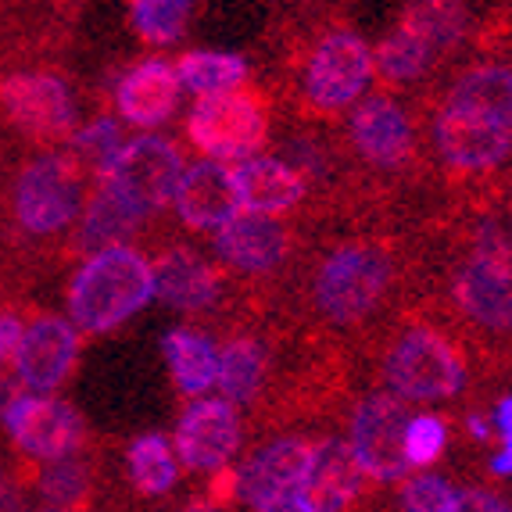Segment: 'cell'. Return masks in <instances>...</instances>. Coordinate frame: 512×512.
<instances>
[{"mask_svg":"<svg viewBox=\"0 0 512 512\" xmlns=\"http://www.w3.org/2000/svg\"><path fill=\"white\" fill-rule=\"evenodd\" d=\"M398 283V262L391 248L355 237L333 244L312 269L308 301L323 323L348 330L373 319Z\"/></svg>","mask_w":512,"mask_h":512,"instance_id":"cell-1","label":"cell"},{"mask_svg":"<svg viewBox=\"0 0 512 512\" xmlns=\"http://www.w3.org/2000/svg\"><path fill=\"white\" fill-rule=\"evenodd\" d=\"M154 298V265L133 244L83 258L69 280V316L79 333H108Z\"/></svg>","mask_w":512,"mask_h":512,"instance_id":"cell-2","label":"cell"},{"mask_svg":"<svg viewBox=\"0 0 512 512\" xmlns=\"http://www.w3.org/2000/svg\"><path fill=\"white\" fill-rule=\"evenodd\" d=\"M86 197V172L69 151L36 154L11 183V222L26 240L47 244L76 233Z\"/></svg>","mask_w":512,"mask_h":512,"instance_id":"cell-3","label":"cell"},{"mask_svg":"<svg viewBox=\"0 0 512 512\" xmlns=\"http://www.w3.org/2000/svg\"><path fill=\"white\" fill-rule=\"evenodd\" d=\"M452 305L473 330L512 333V240L495 219L473 230L470 255L452 273Z\"/></svg>","mask_w":512,"mask_h":512,"instance_id":"cell-4","label":"cell"},{"mask_svg":"<svg viewBox=\"0 0 512 512\" xmlns=\"http://www.w3.org/2000/svg\"><path fill=\"white\" fill-rule=\"evenodd\" d=\"M398 402H448L466 387V359L434 326H409L387 344L380 362Z\"/></svg>","mask_w":512,"mask_h":512,"instance_id":"cell-5","label":"cell"},{"mask_svg":"<svg viewBox=\"0 0 512 512\" xmlns=\"http://www.w3.org/2000/svg\"><path fill=\"white\" fill-rule=\"evenodd\" d=\"M0 119L33 144H69L76 137V97L54 69H18L0 76Z\"/></svg>","mask_w":512,"mask_h":512,"instance_id":"cell-6","label":"cell"},{"mask_svg":"<svg viewBox=\"0 0 512 512\" xmlns=\"http://www.w3.org/2000/svg\"><path fill=\"white\" fill-rule=\"evenodd\" d=\"M187 140L208 162H248L269 140V108L258 90L201 97L187 119Z\"/></svg>","mask_w":512,"mask_h":512,"instance_id":"cell-7","label":"cell"},{"mask_svg":"<svg viewBox=\"0 0 512 512\" xmlns=\"http://www.w3.org/2000/svg\"><path fill=\"white\" fill-rule=\"evenodd\" d=\"M373 72V47L351 29H330L308 51L301 94L312 111L337 115L366 94Z\"/></svg>","mask_w":512,"mask_h":512,"instance_id":"cell-8","label":"cell"},{"mask_svg":"<svg viewBox=\"0 0 512 512\" xmlns=\"http://www.w3.org/2000/svg\"><path fill=\"white\" fill-rule=\"evenodd\" d=\"M409 409L391 391L366 394L348 423V448L359 462L362 477L376 484H398L409 480V459H405V427Z\"/></svg>","mask_w":512,"mask_h":512,"instance_id":"cell-9","label":"cell"},{"mask_svg":"<svg viewBox=\"0 0 512 512\" xmlns=\"http://www.w3.org/2000/svg\"><path fill=\"white\" fill-rule=\"evenodd\" d=\"M183 172V151L165 137H137L122 147V154L111 162V169L101 176V183L115 187L122 197H129L140 212L154 215L172 205V197L180 190ZM97 183V180H94Z\"/></svg>","mask_w":512,"mask_h":512,"instance_id":"cell-10","label":"cell"},{"mask_svg":"<svg viewBox=\"0 0 512 512\" xmlns=\"http://www.w3.org/2000/svg\"><path fill=\"white\" fill-rule=\"evenodd\" d=\"M348 144L359 162L373 172L402 176L416 165V126L402 101L387 94L362 97L351 108Z\"/></svg>","mask_w":512,"mask_h":512,"instance_id":"cell-11","label":"cell"},{"mask_svg":"<svg viewBox=\"0 0 512 512\" xmlns=\"http://www.w3.org/2000/svg\"><path fill=\"white\" fill-rule=\"evenodd\" d=\"M434 151L459 176H487L512 154V126L484 111L441 104L434 115Z\"/></svg>","mask_w":512,"mask_h":512,"instance_id":"cell-12","label":"cell"},{"mask_svg":"<svg viewBox=\"0 0 512 512\" xmlns=\"http://www.w3.org/2000/svg\"><path fill=\"white\" fill-rule=\"evenodd\" d=\"M4 430L15 448L29 459L58 462L83 448L86 423L69 402L47 394H18L4 412Z\"/></svg>","mask_w":512,"mask_h":512,"instance_id":"cell-13","label":"cell"},{"mask_svg":"<svg viewBox=\"0 0 512 512\" xmlns=\"http://www.w3.org/2000/svg\"><path fill=\"white\" fill-rule=\"evenodd\" d=\"M215 258L240 276H273L294 255V233L283 219L240 212L212 237Z\"/></svg>","mask_w":512,"mask_h":512,"instance_id":"cell-14","label":"cell"},{"mask_svg":"<svg viewBox=\"0 0 512 512\" xmlns=\"http://www.w3.org/2000/svg\"><path fill=\"white\" fill-rule=\"evenodd\" d=\"M79 330L61 316H36L26 323L22 344L15 351V380L26 391H58L79 359Z\"/></svg>","mask_w":512,"mask_h":512,"instance_id":"cell-15","label":"cell"},{"mask_svg":"<svg viewBox=\"0 0 512 512\" xmlns=\"http://www.w3.org/2000/svg\"><path fill=\"white\" fill-rule=\"evenodd\" d=\"M240 448V412L222 398H197L176 423V459L194 473H219Z\"/></svg>","mask_w":512,"mask_h":512,"instance_id":"cell-16","label":"cell"},{"mask_svg":"<svg viewBox=\"0 0 512 512\" xmlns=\"http://www.w3.org/2000/svg\"><path fill=\"white\" fill-rule=\"evenodd\" d=\"M154 298L176 312H212L226 291L222 269L187 244H169L154 258Z\"/></svg>","mask_w":512,"mask_h":512,"instance_id":"cell-17","label":"cell"},{"mask_svg":"<svg viewBox=\"0 0 512 512\" xmlns=\"http://www.w3.org/2000/svg\"><path fill=\"white\" fill-rule=\"evenodd\" d=\"M176 219L194 233H219L230 219L240 215L237 187H233V169L222 162H201L187 165L180 180V190L172 197Z\"/></svg>","mask_w":512,"mask_h":512,"instance_id":"cell-18","label":"cell"},{"mask_svg":"<svg viewBox=\"0 0 512 512\" xmlns=\"http://www.w3.org/2000/svg\"><path fill=\"white\" fill-rule=\"evenodd\" d=\"M312 455L316 444L308 437H276V441L262 444L240 473V498L248 502V509L255 512L262 502H269L273 495L283 491H298L305 484L308 470H312Z\"/></svg>","mask_w":512,"mask_h":512,"instance_id":"cell-19","label":"cell"},{"mask_svg":"<svg viewBox=\"0 0 512 512\" xmlns=\"http://www.w3.org/2000/svg\"><path fill=\"white\" fill-rule=\"evenodd\" d=\"M180 90L183 86L176 76V65L162 58H144L122 72L119 86H115V108L129 126L154 129L176 115Z\"/></svg>","mask_w":512,"mask_h":512,"instance_id":"cell-20","label":"cell"},{"mask_svg":"<svg viewBox=\"0 0 512 512\" xmlns=\"http://www.w3.org/2000/svg\"><path fill=\"white\" fill-rule=\"evenodd\" d=\"M151 222V215L140 212L129 197H122L115 187L97 180L90 197H86L83 219H79L76 233H72V251H108V248H122L129 240L144 233V226Z\"/></svg>","mask_w":512,"mask_h":512,"instance_id":"cell-21","label":"cell"},{"mask_svg":"<svg viewBox=\"0 0 512 512\" xmlns=\"http://www.w3.org/2000/svg\"><path fill=\"white\" fill-rule=\"evenodd\" d=\"M233 187H237L240 212L269 215L276 219L280 212H291L305 201L308 183L291 162L283 158H248L233 165Z\"/></svg>","mask_w":512,"mask_h":512,"instance_id":"cell-22","label":"cell"},{"mask_svg":"<svg viewBox=\"0 0 512 512\" xmlns=\"http://www.w3.org/2000/svg\"><path fill=\"white\" fill-rule=\"evenodd\" d=\"M362 480L366 477H362L348 441L323 437V441H316L312 470H308L305 484H301V495H305L312 512H348L351 502L359 498Z\"/></svg>","mask_w":512,"mask_h":512,"instance_id":"cell-23","label":"cell"},{"mask_svg":"<svg viewBox=\"0 0 512 512\" xmlns=\"http://www.w3.org/2000/svg\"><path fill=\"white\" fill-rule=\"evenodd\" d=\"M269 348L255 333H233L230 341L219 348V391L222 402H230L233 409L240 405H255L265 391L269 380Z\"/></svg>","mask_w":512,"mask_h":512,"instance_id":"cell-24","label":"cell"},{"mask_svg":"<svg viewBox=\"0 0 512 512\" xmlns=\"http://www.w3.org/2000/svg\"><path fill=\"white\" fill-rule=\"evenodd\" d=\"M162 351L169 362L172 384L180 387V394L201 398L208 387L219 384V348L201 330L172 326L162 337Z\"/></svg>","mask_w":512,"mask_h":512,"instance_id":"cell-25","label":"cell"},{"mask_svg":"<svg viewBox=\"0 0 512 512\" xmlns=\"http://www.w3.org/2000/svg\"><path fill=\"white\" fill-rule=\"evenodd\" d=\"M444 104L484 111V115H495L512 126V69L502 61H480V65L462 69L448 86Z\"/></svg>","mask_w":512,"mask_h":512,"instance_id":"cell-26","label":"cell"},{"mask_svg":"<svg viewBox=\"0 0 512 512\" xmlns=\"http://www.w3.org/2000/svg\"><path fill=\"white\" fill-rule=\"evenodd\" d=\"M180 86H187L197 97H219L244 90L248 83V61L230 51H190L176 61Z\"/></svg>","mask_w":512,"mask_h":512,"instance_id":"cell-27","label":"cell"},{"mask_svg":"<svg viewBox=\"0 0 512 512\" xmlns=\"http://www.w3.org/2000/svg\"><path fill=\"white\" fill-rule=\"evenodd\" d=\"M437 51L427 40H419L409 29L394 26L384 40L373 47V69L376 76L391 86H405V83H419L434 69Z\"/></svg>","mask_w":512,"mask_h":512,"instance_id":"cell-28","label":"cell"},{"mask_svg":"<svg viewBox=\"0 0 512 512\" xmlns=\"http://www.w3.org/2000/svg\"><path fill=\"white\" fill-rule=\"evenodd\" d=\"M129 480L144 498H158L165 491L176 487L180 480V459H176V448L165 441L162 434H144L129 444L126 452Z\"/></svg>","mask_w":512,"mask_h":512,"instance_id":"cell-29","label":"cell"},{"mask_svg":"<svg viewBox=\"0 0 512 512\" xmlns=\"http://www.w3.org/2000/svg\"><path fill=\"white\" fill-rule=\"evenodd\" d=\"M97 473L83 455H69L58 462H43L36 470V491L47 502V509H79L94 495Z\"/></svg>","mask_w":512,"mask_h":512,"instance_id":"cell-30","label":"cell"},{"mask_svg":"<svg viewBox=\"0 0 512 512\" xmlns=\"http://www.w3.org/2000/svg\"><path fill=\"white\" fill-rule=\"evenodd\" d=\"M402 29L416 33L419 40H427L437 54H444L448 47L466 36L470 29V11L462 4H448V0H423V4H409L402 11Z\"/></svg>","mask_w":512,"mask_h":512,"instance_id":"cell-31","label":"cell"},{"mask_svg":"<svg viewBox=\"0 0 512 512\" xmlns=\"http://www.w3.org/2000/svg\"><path fill=\"white\" fill-rule=\"evenodd\" d=\"M194 11V0H133L129 4V29L151 47H165L187 33Z\"/></svg>","mask_w":512,"mask_h":512,"instance_id":"cell-32","label":"cell"},{"mask_svg":"<svg viewBox=\"0 0 512 512\" xmlns=\"http://www.w3.org/2000/svg\"><path fill=\"white\" fill-rule=\"evenodd\" d=\"M126 147V133H122V122H115L111 115H97L86 126L76 129V137L69 140L65 151L83 165V172H90L94 180H101L104 172L111 169V162L122 154Z\"/></svg>","mask_w":512,"mask_h":512,"instance_id":"cell-33","label":"cell"},{"mask_svg":"<svg viewBox=\"0 0 512 512\" xmlns=\"http://www.w3.org/2000/svg\"><path fill=\"white\" fill-rule=\"evenodd\" d=\"M402 512H459V491L437 473L409 477L398 498Z\"/></svg>","mask_w":512,"mask_h":512,"instance_id":"cell-34","label":"cell"},{"mask_svg":"<svg viewBox=\"0 0 512 512\" xmlns=\"http://www.w3.org/2000/svg\"><path fill=\"white\" fill-rule=\"evenodd\" d=\"M448 448V427L444 419L434 416V412H419V416L409 419L405 427V459L409 466H430L437 462Z\"/></svg>","mask_w":512,"mask_h":512,"instance_id":"cell-35","label":"cell"},{"mask_svg":"<svg viewBox=\"0 0 512 512\" xmlns=\"http://www.w3.org/2000/svg\"><path fill=\"white\" fill-rule=\"evenodd\" d=\"M491 423H495L498 437H502V452L491 459V473L495 477H512V394H505L502 402H498Z\"/></svg>","mask_w":512,"mask_h":512,"instance_id":"cell-36","label":"cell"},{"mask_svg":"<svg viewBox=\"0 0 512 512\" xmlns=\"http://www.w3.org/2000/svg\"><path fill=\"white\" fill-rule=\"evenodd\" d=\"M459 512H512V502L484 487H466L459 491Z\"/></svg>","mask_w":512,"mask_h":512,"instance_id":"cell-37","label":"cell"},{"mask_svg":"<svg viewBox=\"0 0 512 512\" xmlns=\"http://www.w3.org/2000/svg\"><path fill=\"white\" fill-rule=\"evenodd\" d=\"M22 333H26V323H22V316H15V312H0V366L4 362H15V351L18 344H22Z\"/></svg>","mask_w":512,"mask_h":512,"instance_id":"cell-38","label":"cell"},{"mask_svg":"<svg viewBox=\"0 0 512 512\" xmlns=\"http://www.w3.org/2000/svg\"><path fill=\"white\" fill-rule=\"evenodd\" d=\"M255 512H312L305 502V495H301V487L298 491H283V495H273L269 502H262Z\"/></svg>","mask_w":512,"mask_h":512,"instance_id":"cell-39","label":"cell"},{"mask_svg":"<svg viewBox=\"0 0 512 512\" xmlns=\"http://www.w3.org/2000/svg\"><path fill=\"white\" fill-rule=\"evenodd\" d=\"M18 394H22V384H18L15 376L0 373V419H4V412L11 409V402H15Z\"/></svg>","mask_w":512,"mask_h":512,"instance_id":"cell-40","label":"cell"},{"mask_svg":"<svg viewBox=\"0 0 512 512\" xmlns=\"http://www.w3.org/2000/svg\"><path fill=\"white\" fill-rule=\"evenodd\" d=\"M466 430H470V437H473V441H480V444H484L487 437H491V423H487L484 416H477V412H473V416L466 419Z\"/></svg>","mask_w":512,"mask_h":512,"instance_id":"cell-41","label":"cell"},{"mask_svg":"<svg viewBox=\"0 0 512 512\" xmlns=\"http://www.w3.org/2000/svg\"><path fill=\"white\" fill-rule=\"evenodd\" d=\"M15 509V487H11L8 473L0 470V512H11Z\"/></svg>","mask_w":512,"mask_h":512,"instance_id":"cell-42","label":"cell"},{"mask_svg":"<svg viewBox=\"0 0 512 512\" xmlns=\"http://www.w3.org/2000/svg\"><path fill=\"white\" fill-rule=\"evenodd\" d=\"M187 512H219V509H215V505L208 502V498H201V502H194V505H190Z\"/></svg>","mask_w":512,"mask_h":512,"instance_id":"cell-43","label":"cell"},{"mask_svg":"<svg viewBox=\"0 0 512 512\" xmlns=\"http://www.w3.org/2000/svg\"><path fill=\"white\" fill-rule=\"evenodd\" d=\"M36 512H69V509H36Z\"/></svg>","mask_w":512,"mask_h":512,"instance_id":"cell-44","label":"cell"}]
</instances>
